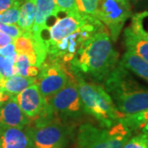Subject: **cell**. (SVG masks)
Masks as SVG:
<instances>
[{"instance_id": "cell-1", "label": "cell", "mask_w": 148, "mask_h": 148, "mask_svg": "<svg viewBox=\"0 0 148 148\" xmlns=\"http://www.w3.org/2000/svg\"><path fill=\"white\" fill-rule=\"evenodd\" d=\"M119 53L114 48L107 28L104 27L86 40L69 67L75 76L104 81L119 64Z\"/></svg>"}, {"instance_id": "cell-2", "label": "cell", "mask_w": 148, "mask_h": 148, "mask_svg": "<svg viewBox=\"0 0 148 148\" xmlns=\"http://www.w3.org/2000/svg\"><path fill=\"white\" fill-rule=\"evenodd\" d=\"M104 82L103 86L123 115L148 109V87L135 79L130 71L119 63Z\"/></svg>"}, {"instance_id": "cell-3", "label": "cell", "mask_w": 148, "mask_h": 148, "mask_svg": "<svg viewBox=\"0 0 148 148\" xmlns=\"http://www.w3.org/2000/svg\"><path fill=\"white\" fill-rule=\"evenodd\" d=\"M34 148H64L73 141L75 126L63 121L48 108L24 128Z\"/></svg>"}, {"instance_id": "cell-4", "label": "cell", "mask_w": 148, "mask_h": 148, "mask_svg": "<svg viewBox=\"0 0 148 148\" xmlns=\"http://www.w3.org/2000/svg\"><path fill=\"white\" fill-rule=\"evenodd\" d=\"M76 77L85 113L94 117L101 127H111L125 116L117 109L103 86L87 82L81 77L76 76Z\"/></svg>"}, {"instance_id": "cell-5", "label": "cell", "mask_w": 148, "mask_h": 148, "mask_svg": "<svg viewBox=\"0 0 148 148\" xmlns=\"http://www.w3.org/2000/svg\"><path fill=\"white\" fill-rule=\"evenodd\" d=\"M132 130L120 120L110 127L82 123L77 134V148H123L132 136Z\"/></svg>"}, {"instance_id": "cell-6", "label": "cell", "mask_w": 148, "mask_h": 148, "mask_svg": "<svg viewBox=\"0 0 148 148\" xmlns=\"http://www.w3.org/2000/svg\"><path fill=\"white\" fill-rule=\"evenodd\" d=\"M104 27H106L105 25L100 20L85 24L71 35L64 37L57 45L49 48L47 58L69 66L83 43Z\"/></svg>"}, {"instance_id": "cell-7", "label": "cell", "mask_w": 148, "mask_h": 148, "mask_svg": "<svg viewBox=\"0 0 148 148\" xmlns=\"http://www.w3.org/2000/svg\"><path fill=\"white\" fill-rule=\"evenodd\" d=\"M46 101L63 121L75 120L85 113L78 93L77 77L73 73L70 74L67 84Z\"/></svg>"}, {"instance_id": "cell-8", "label": "cell", "mask_w": 148, "mask_h": 148, "mask_svg": "<svg viewBox=\"0 0 148 148\" xmlns=\"http://www.w3.org/2000/svg\"><path fill=\"white\" fill-rule=\"evenodd\" d=\"M132 14L130 0H101L97 18L107 28L112 41L115 42Z\"/></svg>"}, {"instance_id": "cell-9", "label": "cell", "mask_w": 148, "mask_h": 148, "mask_svg": "<svg viewBox=\"0 0 148 148\" xmlns=\"http://www.w3.org/2000/svg\"><path fill=\"white\" fill-rule=\"evenodd\" d=\"M72 73L68 65L46 58L36 81L43 97L47 100L61 90L67 84Z\"/></svg>"}, {"instance_id": "cell-10", "label": "cell", "mask_w": 148, "mask_h": 148, "mask_svg": "<svg viewBox=\"0 0 148 148\" xmlns=\"http://www.w3.org/2000/svg\"><path fill=\"white\" fill-rule=\"evenodd\" d=\"M148 12L133 15L131 24L123 32V41L128 51L136 53L148 63V40L146 38L147 31L144 28L143 20Z\"/></svg>"}, {"instance_id": "cell-11", "label": "cell", "mask_w": 148, "mask_h": 148, "mask_svg": "<svg viewBox=\"0 0 148 148\" xmlns=\"http://www.w3.org/2000/svg\"><path fill=\"white\" fill-rule=\"evenodd\" d=\"M96 20L98 19H91L81 13L67 14V16L61 18L57 17L54 24L48 29L49 35V38L46 40L48 49L57 45L64 37L71 35L85 24Z\"/></svg>"}, {"instance_id": "cell-12", "label": "cell", "mask_w": 148, "mask_h": 148, "mask_svg": "<svg viewBox=\"0 0 148 148\" xmlns=\"http://www.w3.org/2000/svg\"><path fill=\"white\" fill-rule=\"evenodd\" d=\"M14 97L20 109L30 120L39 116L47 105V101L41 95L36 83L31 85Z\"/></svg>"}, {"instance_id": "cell-13", "label": "cell", "mask_w": 148, "mask_h": 148, "mask_svg": "<svg viewBox=\"0 0 148 148\" xmlns=\"http://www.w3.org/2000/svg\"><path fill=\"white\" fill-rule=\"evenodd\" d=\"M35 3L36 12L32 31L29 34L35 40L43 41L45 40L43 37V32L49 29L47 21L51 16L57 17L59 12L55 0H35Z\"/></svg>"}, {"instance_id": "cell-14", "label": "cell", "mask_w": 148, "mask_h": 148, "mask_svg": "<svg viewBox=\"0 0 148 148\" xmlns=\"http://www.w3.org/2000/svg\"><path fill=\"white\" fill-rule=\"evenodd\" d=\"M30 119L22 112L14 96L0 106V125L24 129L30 123Z\"/></svg>"}, {"instance_id": "cell-15", "label": "cell", "mask_w": 148, "mask_h": 148, "mask_svg": "<svg viewBox=\"0 0 148 148\" xmlns=\"http://www.w3.org/2000/svg\"><path fill=\"white\" fill-rule=\"evenodd\" d=\"M0 148H34L24 129L0 125Z\"/></svg>"}, {"instance_id": "cell-16", "label": "cell", "mask_w": 148, "mask_h": 148, "mask_svg": "<svg viewBox=\"0 0 148 148\" xmlns=\"http://www.w3.org/2000/svg\"><path fill=\"white\" fill-rule=\"evenodd\" d=\"M119 64L148 82V63L136 53L127 50L123 53Z\"/></svg>"}, {"instance_id": "cell-17", "label": "cell", "mask_w": 148, "mask_h": 148, "mask_svg": "<svg viewBox=\"0 0 148 148\" xmlns=\"http://www.w3.org/2000/svg\"><path fill=\"white\" fill-rule=\"evenodd\" d=\"M36 77H22L14 75L10 77H3L0 82V87L12 96H15L21 91L36 83Z\"/></svg>"}, {"instance_id": "cell-18", "label": "cell", "mask_w": 148, "mask_h": 148, "mask_svg": "<svg viewBox=\"0 0 148 148\" xmlns=\"http://www.w3.org/2000/svg\"><path fill=\"white\" fill-rule=\"evenodd\" d=\"M36 7L35 0H25L20 7L19 18L17 21L18 27L23 33H31L33 28Z\"/></svg>"}, {"instance_id": "cell-19", "label": "cell", "mask_w": 148, "mask_h": 148, "mask_svg": "<svg viewBox=\"0 0 148 148\" xmlns=\"http://www.w3.org/2000/svg\"><path fill=\"white\" fill-rule=\"evenodd\" d=\"M40 73L36 61L24 54H18L14 64V75L36 77Z\"/></svg>"}, {"instance_id": "cell-20", "label": "cell", "mask_w": 148, "mask_h": 148, "mask_svg": "<svg viewBox=\"0 0 148 148\" xmlns=\"http://www.w3.org/2000/svg\"><path fill=\"white\" fill-rule=\"evenodd\" d=\"M121 121L126 124L132 132L148 134V109L134 114L124 116Z\"/></svg>"}, {"instance_id": "cell-21", "label": "cell", "mask_w": 148, "mask_h": 148, "mask_svg": "<svg viewBox=\"0 0 148 148\" xmlns=\"http://www.w3.org/2000/svg\"><path fill=\"white\" fill-rule=\"evenodd\" d=\"M13 44L15 46V50L17 54H24L36 61L37 65V57L34 43L32 40L31 37L27 33H23L21 36L16 38L13 40ZM38 67V66H37Z\"/></svg>"}, {"instance_id": "cell-22", "label": "cell", "mask_w": 148, "mask_h": 148, "mask_svg": "<svg viewBox=\"0 0 148 148\" xmlns=\"http://www.w3.org/2000/svg\"><path fill=\"white\" fill-rule=\"evenodd\" d=\"M100 2L101 0H76V6L82 15L91 19H98L97 12Z\"/></svg>"}, {"instance_id": "cell-23", "label": "cell", "mask_w": 148, "mask_h": 148, "mask_svg": "<svg viewBox=\"0 0 148 148\" xmlns=\"http://www.w3.org/2000/svg\"><path fill=\"white\" fill-rule=\"evenodd\" d=\"M123 148H148V134L139 132L132 136Z\"/></svg>"}, {"instance_id": "cell-24", "label": "cell", "mask_w": 148, "mask_h": 148, "mask_svg": "<svg viewBox=\"0 0 148 148\" xmlns=\"http://www.w3.org/2000/svg\"><path fill=\"white\" fill-rule=\"evenodd\" d=\"M20 7H13L0 12V23L7 25H15L17 23L20 13Z\"/></svg>"}, {"instance_id": "cell-25", "label": "cell", "mask_w": 148, "mask_h": 148, "mask_svg": "<svg viewBox=\"0 0 148 148\" xmlns=\"http://www.w3.org/2000/svg\"><path fill=\"white\" fill-rule=\"evenodd\" d=\"M59 12H64L67 14L80 13L77 9L76 0H55Z\"/></svg>"}, {"instance_id": "cell-26", "label": "cell", "mask_w": 148, "mask_h": 148, "mask_svg": "<svg viewBox=\"0 0 148 148\" xmlns=\"http://www.w3.org/2000/svg\"><path fill=\"white\" fill-rule=\"evenodd\" d=\"M0 73L3 77L14 76V63L2 55H0Z\"/></svg>"}, {"instance_id": "cell-27", "label": "cell", "mask_w": 148, "mask_h": 148, "mask_svg": "<svg viewBox=\"0 0 148 148\" xmlns=\"http://www.w3.org/2000/svg\"><path fill=\"white\" fill-rule=\"evenodd\" d=\"M0 32H3L8 36H9L13 40H15L16 38H18L22 35V32L20 29V27L16 26V24L7 25V24L0 23Z\"/></svg>"}, {"instance_id": "cell-28", "label": "cell", "mask_w": 148, "mask_h": 148, "mask_svg": "<svg viewBox=\"0 0 148 148\" xmlns=\"http://www.w3.org/2000/svg\"><path fill=\"white\" fill-rule=\"evenodd\" d=\"M0 55L10 59L12 63L15 64L18 54L16 53L15 50V46H14L13 42L7 45L4 47L0 48Z\"/></svg>"}, {"instance_id": "cell-29", "label": "cell", "mask_w": 148, "mask_h": 148, "mask_svg": "<svg viewBox=\"0 0 148 148\" xmlns=\"http://www.w3.org/2000/svg\"><path fill=\"white\" fill-rule=\"evenodd\" d=\"M21 5L20 0H0V12H4L13 7Z\"/></svg>"}, {"instance_id": "cell-30", "label": "cell", "mask_w": 148, "mask_h": 148, "mask_svg": "<svg viewBox=\"0 0 148 148\" xmlns=\"http://www.w3.org/2000/svg\"><path fill=\"white\" fill-rule=\"evenodd\" d=\"M13 42V40L9 36L3 32H0V48L4 47L7 45Z\"/></svg>"}, {"instance_id": "cell-31", "label": "cell", "mask_w": 148, "mask_h": 148, "mask_svg": "<svg viewBox=\"0 0 148 148\" xmlns=\"http://www.w3.org/2000/svg\"><path fill=\"white\" fill-rule=\"evenodd\" d=\"M11 96L12 95L8 94L7 92H5L4 90L0 87V106H2L5 102L8 101L11 98Z\"/></svg>"}, {"instance_id": "cell-32", "label": "cell", "mask_w": 148, "mask_h": 148, "mask_svg": "<svg viewBox=\"0 0 148 148\" xmlns=\"http://www.w3.org/2000/svg\"><path fill=\"white\" fill-rule=\"evenodd\" d=\"M130 1H132L134 3H140V2H142L143 0H130Z\"/></svg>"}, {"instance_id": "cell-33", "label": "cell", "mask_w": 148, "mask_h": 148, "mask_svg": "<svg viewBox=\"0 0 148 148\" xmlns=\"http://www.w3.org/2000/svg\"><path fill=\"white\" fill-rule=\"evenodd\" d=\"M146 38H147V40H148V32H147V33H146Z\"/></svg>"}, {"instance_id": "cell-34", "label": "cell", "mask_w": 148, "mask_h": 148, "mask_svg": "<svg viewBox=\"0 0 148 148\" xmlns=\"http://www.w3.org/2000/svg\"><path fill=\"white\" fill-rule=\"evenodd\" d=\"M3 77L2 76V74L0 73V82H1V80H2V78H3Z\"/></svg>"}, {"instance_id": "cell-35", "label": "cell", "mask_w": 148, "mask_h": 148, "mask_svg": "<svg viewBox=\"0 0 148 148\" xmlns=\"http://www.w3.org/2000/svg\"><path fill=\"white\" fill-rule=\"evenodd\" d=\"M24 1H25V0H20V2H21V3H23V2H24Z\"/></svg>"}]
</instances>
